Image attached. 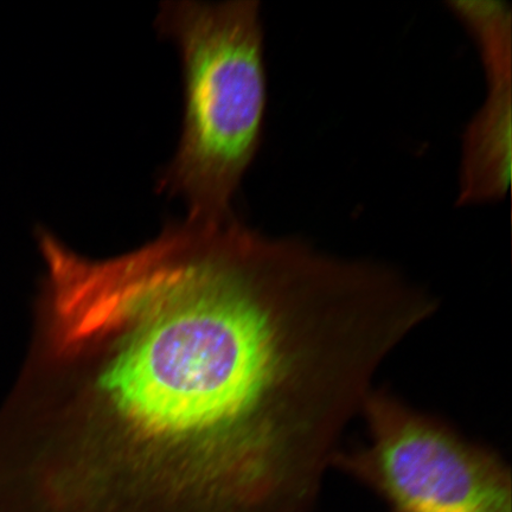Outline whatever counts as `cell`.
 I'll return each mask as SVG.
<instances>
[{
  "instance_id": "6da1fadb",
  "label": "cell",
  "mask_w": 512,
  "mask_h": 512,
  "mask_svg": "<svg viewBox=\"0 0 512 512\" xmlns=\"http://www.w3.org/2000/svg\"><path fill=\"white\" fill-rule=\"evenodd\" d=\"M0 411L18 512H312L390 354L347 261L238 219L93 259L62 240Z\"/></svg>"
},
{
  "instance_id": "7a4b0ae2",
  "label": "cell",
  "mask_w": 512,
  "mask_h": 512,
  "mask_svg": "<svg viewBox=\"0 0 512 512\" xmlns=\"http://www.w3.org/2000/svg\"><path fill=\"white\" fill-rule=\"evenodd\" d=\"M156 25L175 43L183 81L181 137L157 189L181 198L189 219H229L264 133L267 74L260 4L164 2Z\"/></svg>"
},
{
  "instance_id": "3957f363",
  "label": "cell",
  "mask_w": 512,
  "mask_h": 512,
  "mask_svg": "<svg viewBox=\"0 0 512 512\" xmlns=\"http://www.w3.org/2000/svg\"><path fill=\"white\" fill-rule=\"evenodd\" d=\"M367 443L336 454L341 471L389 512H512L508 464L446 422L374 389L362 409Z\"/></svg>"
},
{
  "instance_id": "277c9868",
  "label": "cell",
  "mask_w": 512,
  "mask_h": 512,
  "mask_svg": "<svg viewBox=\"0 0 512 512\" xmlns=\"http://www.w3.org/2000/svg\"><path fill=\"white\" fill-rule=\"evenodd\" d=\"M511 88L488 89L464 132L459 206L502 200L511 178Z\"/></svg>"
},
{
  "instance_id": "5b68a950",
  "label": "cell",
  "mask_w": 512,
  "mask_h": 512,
  "mask_svg": "<svg viewBox=\"0 0 512 512\" xmlns=\"http://www.w3.org/2000/svg\"><path fill=\"white\" fill-rule=\"evenodd\" d=\"M448 10L475 41L488 89L511 88L512 18L501 0H450Z\"/></svg>"
}]
</instances>
